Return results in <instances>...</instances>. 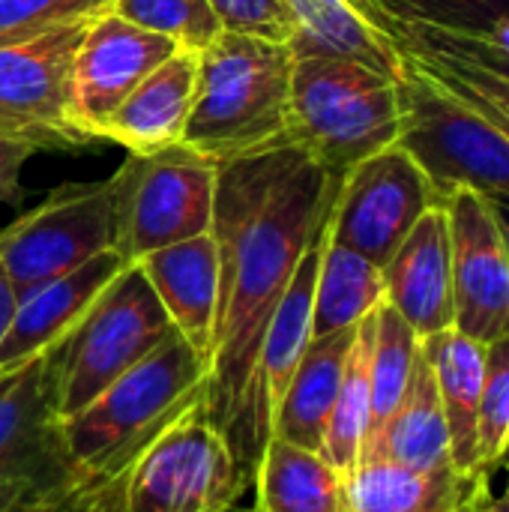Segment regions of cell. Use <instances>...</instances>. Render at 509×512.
Masks as SVG:
<instances>
[{"instance_id":"1","label":"cell","mask_w":509,"mask_h":512,"mask_svg":"<svg viewBox=\"0 0 509 512\" xmlns=\"http://www.w3.org/2000/svg\"><path fill=\"white\" fill-rule=\"evenodd\" d=\"M309 153L285 141L216 165L210 234L219 249L222 300L207 381V414L234 429L264 330L339 195Z\"/></svg>"},{"instance_id":"2","label":"cell","mask_w":509,"mask_h":512,"mask_svg":"<svg viewBox=\"0 0 509 512\" xmlns=\"http://www.w3.org/2000/svg\"><path fill=\"white\" fill-rule=\"evenodd\" d=\"M210 363L177 333L60 420L75 498L114 489L138 456L186 411L207 405Z\"/></svg>"},{"instance_id":"3","label":"cell","mask_w":509,"mask_h":512,"mask_svg":"<svg viewBox=\"0 0 509 512\" xmlns=\"http://www.w3.org/2000/svg\"><path fill=\"white\" fill-rule=\"evenodd\" d=\"M291 72V42L222 30L198 51L183 144L216 165L285 144Z\"/></svg>"},{"instance_id":"4","label":"cell","mask_w":509,"mask_h":512,"mask_svg":"<svg viewBox=\"0 0 509 512\" xmlns=\"http://www.w3.org/2000/svg\"><path fill=\"white\" fill-rule=\"evenodd\" d=\"M402 132L399 75L336 54H294L288 141L333 180L396 144Z\"/></svg>"},{"instance_id":"5","label":"cell","mask_w":509,"mask_h":512,"mask_svg":"<svg viewBox=\"0 0 509 512\" xmlns=\"http://www.w3.org/2000/svg\"><path fill=\"white\" fill-rule=\"evenodd\" d=\"M174 327L138 264H126L81 321L48 348L57 417L81 411L108 384L150 357Z\"/></svg>"},{"instance_id":"6","label":"cell","mask_w":509,"mask_h":512,"mask_svg":"<svg viewBox=\"0 0 509 512\" xmlns=\"http://www.w3.org/2000/svg\"><path fill=\"white\" fill-rule=\"evenodd\" d=\"M399 147L414 156L441 198L471 189L509 195V135L477 105L402 54Z\"/></svg>"},{"instance_id":"7","label":"cell","mask_w":509,"mask_h":512,"mask_svg":"<svg viewBox=\"0 0 509 512\" xmlns=\"http://www.w3.org/2000/svg\"><path fill=\"white\" fill-rule=\"evenodd\" d=\"M105 183L114 213V252L126 264L210 231L216 162L183 141L129 153Z\"/></svg>"},{"instance_id":"8","label":"cell","mask_w":509,"mask_h":512,"mask_svg":"<svg viewBox=\"0 0 509 512\" xmlns=\"http://www.w3.org/2000/svg\"><path fill=\"white\" fill-rule=\"evenodd\" d=\"M246 471L228 432L195 405L114 486L117 512H234Z\"/></svg>"},{"instance_id":"9","label":"cell","mask_w":509,"mask_h":512,"mask_svg":"<svg viewBox=\"0 0 509 512\" xmlns=\"http://www.w3.org/2000/svg\"><path fill=\"white\" fill-rule=\"evenodd\" d=\"M87 21H72L24 36H0V138L39 150H87L66 108V84Z\"/></svg>"},{"instance_id":"10","label":"cell","mask_w":509,"mask_h":512,"mask_svg":"<svg viewBox=\"0 0 509 512\" xmlns=\"http://www.w3.org/2000/svg\"><path fill=\"white\" fill-rule=\"evenodd\" d=\"M114 249L108 183H66L0 228V267L15 297Z\"/></svg>"},{"instance_id":"11","label":"cell","mask_w":509,"mask_h":512,"mask_svg":"<svg viewBox=\"0 0 509 512\" xmlns=\"http://www.w3.org/2000/svg\"><path fill=\"white\" fill-rule=\"evenodd\" d=\"M444 204L426 171L399 144L384 147L339 183L330 210V240L384 270L420 216Z\"/></svg>"},{"instance_id":"12","label":"cell","mask_w":509,"mask_h":512,"mask_svg":"<svg viewBox=\"0 0 509 512\" xmlns=\"http://www.w3.org/2000/svg\"><path fill=\"white\" fill-rule=\"evenodd\" d=\"M0 483H30L57 504L75 498L60 444L48 351L0 366Z\"/></svg>"},{"instance_id":"13","label":"cell","mask_w":509,"mask_h":512,"mask_svg":"<svg viewBox=\"0 0 509 512\" xmlns=\"http://www.w3.org/2000/svg\"><path fill=\"white\" fill-rule=\"evenodd\" d=\"M174 51L171 39L132 24L114 9L90 18L66 84L72 126L90 141H102V129L123 99Z\"/></svg>"},{"instance_id":"14","label":"cell","mask_w":509,"mask_h":512,"mask_svg":"<svg viewBox=\"0 0 509 512\" xmlns=\"http://www.w3.org/2000/svg\"><path fill=\"white\" fill-rule=\"evenodd\" d=\"M453 249V327L483 345L509 336V246L489 198L459 189L444 198Z\"/></svg>"},{"instance_id":"15","label":"cell","mask_w":509,"mask_h":512,"mask_svg":"<svg viewBox=\"0 0 509 512\" xmlns=\"http://www.w3.org/2000/svg\"><path fill=\"white\" fill-rule=\"evenodd\" d=\"M135 264L147 276L174 333L213 363L222 300V270L213 234L207 231L192 240L171 243Z\"/></svg>"},{"instance_id":"16","label":"cell","mask_w":509,"mask_h":512,"mask_svg":"<svg viewBox=\"0 0 509 512\" xmlns=\"http://www.w3.org/2000/svg\"><path fill=\"white\" fill-rule=\"evenodd\" d=\"M384 303L420 339L453 327V249L444 204L426 210L384 264Z\"/></svg>"},{"instance_id":"17","label":"cell","mask_w":509,"mask_h":512,"mask_svg":"<svg viewBox=\"0 0 509 512\" xmlns=\"http://www.w3.org/2000/svg\"><path fill=\"white\" fill-rule=\"evenodd\" d=\"M489 477L459 468L417 471L384 459H363L345 477V512H480Z\"/></svg>"},{"instance_id":"18","label":"cell","mask_w":509,"mask_h":512,"mask_svg":"<svg viewBox=\"0 0 509 512\" xmlns=\"http://www.w3.org/2000/svg\"><path fill=\"white\" fill-rule=\"evenodd\" d=\"M123 267L126 261L114 249H108L90 258L87 264L18 297L12 324L0 342V366L54 348Z\"/></svg>"},{"instance_id":"19","label":"cell","mask_w":509,"mask_h":512,"mask_svg":"<svg viewBox=\"0 0 509 512\" xmlns=\"http://www.w3.org/2000/svg\"><path fill=\"white\" fill-rule=\"evenodd\" d=\"M198 51L177 48L162 60L111 114L102 141L120 144L129 153H150L180 144L195 99Z\"/></svg>"},{"instance_id":"20","label":"cell","mask_w":509,"mask_h":512,"mask_svg":"<svg viewBox=\"0 0 509 512\" xmlns=\"http://www.w3.org/2000/svg\"><path fill=\"white\" fill-rule=\"evenodd\" d=\"M354 333L357 327L315 336L309 342L279 408L273 411L270 435L291 441L297 447L315 450V453L324 450L327 423L339 396V384H342L345 363L354 345Z\"/></svg>"},{"instance_id":"21","label":"cell","mask_w":509,"mask_h":512,"mask_svg":"<svg viewBox=\"0 0 509 512\" xmlns=\"http://www.w3.org/2000/svg\"><path fill=\"white\" fill-rule=\"evenodd\" d=\"M363 459H384V462H396V465L417 468V471H435V468L453 465L444 405H441L435 375L423 348H420V357H417V366H414V375L402 402L387 417V423L369 435L363 447Z\"/></svg>"},{"instance_id":"22","label":"cell","mask_w":509,"mask_h":512,"mask_svg":"<svg viewBox=\"0 0 509 512\" xmlns=\"http://www.w3.org/2000/svg\"><path fill=\"white\" fill-rule=\"evenodd\" d=\"M423 354L432 366L435 387L444 405L453 465L465 474H483L477 462V411L483 390L486 345L450 327L435 336H426Z\"/></svg>"},{"instance_id":"23","label":"cell","mask_w":509,"mask_h":512,"mask_svg":"<svg viewBox=\"0 0 509 512\" xmlns=\"http://www.w3.org/2000/svg\"><path fill=\"white\" fill-rule=\"evenodd\" d=\"M252 471V512H345V477L324 453L270 435Z\"/></svg>"},{"instance_id":"24","label":"cell","mask_w":509,"mask_h":512,"mask_svg":"<svg viewBox=\"0 0 509 512\" xmlns=\"http://www.w3.org/2000/svg\"><path fill=\"white\" fill-rule=\"evenodd\" d=\"M294 21V54H336L369 63L387 75L402 72L396 45L354 0H282Z\"/></svg>"},{"instance_id":"25","label":"cell","mask_w":509,"mask_h":512,"mask_svg":"<svg viewBox=\"0 0 509 512\" xmlns=\"http://www.w3.org/2000/svg\"><path fill=\"white\" fill-rule=\"evenodd\" d=\"M384 303V270L369 258L339 246L324 237L318 282H315V309H312V336H327L357 327Z\"/></svg>"},{"instance_id":"26","label":"cell","mask_w":509,"mask_h":512,"mask_svg":"<svg viewBox=\"0 0 509 512\" xmlns=\"http://www.w3.org/2000/svg\"><path fill=\"white\" fill-rule=\"evenodd\" d=\"M372 330H375V312L357 324L354 345H351L345 375L339 384V396H336L327 435H324L321 453L342 477H348L360 465L363 447L372 429V381H369Z\"/></svg>"},{"instance_id":"27","label":"cell","mask_w":509,"mask_h":512,"mask_svg":"<svg viewBox=\"0 0 509 512\" xmlns=\"http://www.w3.org/2000/svg\"><path fill=\"white\" fill-rule=\"evenodd\" d=\"M423 339L417 330L387 303L375 309V330H372V357H369V381H372V432H378L387 417L402 402ZM369 441V438H366Z\"/></svg>"},{"instance_id":"28","label":"cell","mask_w":509,"mask_h":512,"mask_svg":"<svg viewBox=\"0 0 509 512\" xmlns=\"http://www.w3.org/2000/svg\"><path fill=\"white\" fill-rule=\"evenodd\" d=\"M366 12V9H363ZM369 21L390 39V42H414L426 45L444 54H453L459 60H468L480 69H489L501 78H509V15L471 33H453V30H435L420 24H402L393 18H384L378 12H366Z\"/></svg>"},{"instance_id":"29","label":"cell","mask_w":509,"mask_h":512,"mask_svg":"<svg viewBox=\"0 0 509 512\" xmlns=\"http://www.w3.org/2000/svg\"><path fill=\"white\" fill-rule=\"evenodd\" d=\"M477 462L486 477L509 462V336L486 345L477 411Z\"/></svg>"},{"instance_id":"30","label":"cell","mask_w":509,"mask_h":512,"mask_svg":"<svg viewBox=\"0 0 509 512\" xmlns=\"http://www.w3.org/2000/svg\"><path fill=\"white\" fill-rule=\"evenodd\" d=\"M111 9L189 51L207 48L222 33V24L207 0H114Z\"/></svg>"},{"instance_id":"31","label":"cell","mask_w":509,"mask_h":512,"mask_svg":"<svg viewBox=\"0 0 509 512\" xmlns=\"http://www.w3.org/2000/svg\"><path fill=\"white\" fill-rule=\"evenodd\" d=\"M366 12L402 24L471 33L509 15V0H354Z\"/></svg>"},{"instance_id":"32","label":"cell","mask_w":509,"mask_h":512,"mask_svg":"<svg viewBox=\"0 0 509 512\" xmlns=\"http://www.w3.org/2000/svg\"><path fill=\"white\" fill-rule=\"evenodd\" d=\"M393 45H396V51L408 54L432 78L447 84L453 93H459L480 111L509 120V78H501L489 69H480L468 60H459L453 54H444V51H435L426 45H414V42H393Z\"/></svg>"},{"instance_id":"33","label":"cell","mask_w":509,"mask_h":512,"mask_svg":"<svg viewBox=\"0 0 509 512\" xmlns=\"http://www.w3.org/2000/svg\"><path fill=\"white\" fill-rule=\"evenodd\" d=\"M114 0H0V36H24L48 27L87 21L108 12Z\"/></svg>"},{"instance_id":"34","label":"cell","mask_w":509,"mask_h":512,"mask_svg":"<svg viewBox=\"0 0 509 512\" xmlns=\"http://www.w3.org/2000/svg\"><path fill=\"white\" fill-rule=\"evenodd\" d=\"M222 24V30L261 36L273 42L294 39V21L282 0H207Z\"/></svg>"},{"instance_id":"35","label":"cell","mask_w":509,"mask_h":512,"mask_svg":"<svg viewBox=\"0 0 509 512\" xmlns=\"http://www.w3.org/2000/svg\"><path fill=\"white\" fill-rule=\"evenodd\" d=\"M33 150L21 141L0 138V204H21L24 189H21V171Z\"/></svg>"},{"instance_id":"36","label":"cell","mask_w":509,"mask_h":512,"mask_svg":"<svg viewBox=\"0 0 509 512\" xmlns=\"http://www.w3.org/2000/svg\"><path fill=\"white\" fill-rule=\"evenodd\" d=\"M60 507L30 483H0V512H57Z\"/></svg>"},{"instance_id":"37","label":"cell","mask_w":509,"mask_h":512,"mask_svg":"<svg viewBox=\"0 0 509 512\" xmlns=\"http://www.w3.org/2000/svg\"><path fill=\"white\" fill-rule=\"evenodd\" d=\"M57 512H117V495H114V489L78 495L69 504H63Z\"/></svg>"},{"instance_id":"38","label":"cell","mask_w":509,"mask_h":512,"mask_svg":"<svg viewBox=\"0 0 509 512\" xmlns=\"http://www.w3.org/2000/svg\"><path fill=\"white\" fill-rule=\"evenodd\" d=\"M15 303H18L15 288H12L9 276L3 273V267H0V342H3V336H6V330H9V324H12Z\"/></svg>"},{"instance_id":"39","label":"cell","mask_w":509,"mask_h":512,"mask_svg":"<svg viewBox=\"0 0 509 512\" xmlns=\"http://www.w3.org/2000/svg\"><path fill=\"white\" fill-rule=\"evenodd\" d=\"M489 207H492V213H495L509 246V195H489Z\"/></svg>"},{"instance_id":"40","label":"cell","mask_w":509,"mask_h":512,"mask_svg":"<svg viewBox=\"0 0 509 512\" xmlns=\"http://www.w3.org/2000/svg\"><path fill=\"white\" fill-rule=\"evenodd\" d=\"M480 512H509V480L507 486H504V492L495 501H486V507Z\"/></svg>"},{"instance_id":"41","label":"cell","mask_w":509,"mask_h":512,"mask_svg":"<svg viewBox=\"0 0 509 512\" xmlns=\"http://www.w3.org/2000/svg\"><path fill=\"white\" fill-rule=\"evenodd\" d=\"M483 114H486V111H483ZM486 117H489V120H495V123H498V126H501V129L509 135V120H504V117H495V114H486Z\"/></svg>"}]
</instances>
